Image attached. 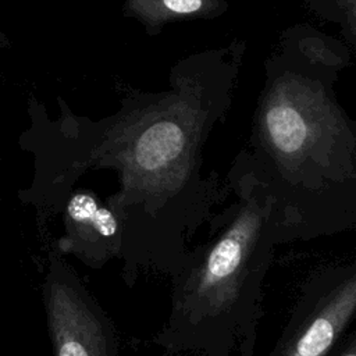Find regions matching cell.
<instances>
[{"label": "cell", "instance_id": "obj_8", "mask_svg": "<svg viewBox=\"0 0 356 356\" xmlns=\"http://www.w3.org/2000/svg\"><path fill=\"white\" fill-rule=\"evenodd\" d=\"M316 19L338 26L349 49L356 46V0H300Z\"/></svg>", "mask_w": 356, "mask_h": 356}, {"label": "cell", "instance_id": "obj_3", "mask_svg": "<svg viewBox=\"0 0 356 356\" xmlns=\"http://www.w3.org/2000/svg\"><path fill=\"white\" fill-rule=\"evenodd\" d=\"M234 200L171 275V309L153 343L174 353L254 356L263 282L278 245L273 197L246 147L225 178Z\"/></svg>", "mask_w": 356, "mask_h": 356}, {"label": "cell", "instance_id": "obj_1", "mask_svg": "<svg viewBox=\"0 0 356 356\" xmlns=\"http://www.w3.org/2000/svg\"><path fill=\"white\" fill-rule=\"evenodd\" d=\"M246 40L179 58L168 88L120 89V108L104 118L75 114L58 96L50 118L29 97L31 127L21 145L35 156L29 199L44 213H60L74 184L89 170L117 172L118 189L104 202L121 224V277L132 288L142 274L174 275L189 253L188 241L229 195L217 172L203 175V149L229 113Z\"/></svg>", "mask_w": 356, "mask_h": 356}, {"label": "cell", "instance_id": "obj_5", "mask_svg": "<svg viewBox=\"0 0 356 356\" xmlns=\"http://www.w3.org/2000/svg\"><path fill=\"white\" fill-rule=\"evenodd\" d=\"M43 302L54 356H120L111 317L56 248L49 252Z\"/></svg>", "mask_w": 356, "mask_h": 356}, {"label": "cell", "instance_id": "obj_7", "mask_svg": "<svg viewBox=\"0 0 356 356\" xmlns=\"http://www.w3.org/2000/svg\"><path fill=\"white\" fill-rule=\"evenodd\" d=\"M229 8L228 0H122V15L135 19L147 36L175 22L214 19Z\"/></svg>", "mask_w": 356, "mask_h": 356}, {"label": "cell", "instance_id": "obj_6", "mask_svg": "<svg viewBox=\"0 0 356 356\" xmlns=\"http://www.w3.org/2000/svg\"><path fill=\"white\" fill-rule=\"evenodd\" d=\"M60 213L64 224V234L56 243L60 254H72L93 270L120 257V220L95 191L72 188Z\"/></svg>", "mask_w": 356, "mask_h": 356}, {"label": "cell", "instance_id": "obj_4", "mask_svg": "<svg viewBox=\"0 0 356 356\" xmlns=\"http://www.w3.org/2000/svg\"><path fill=\"white\" fill-rule=\"evenodd\" d=\"M356 314V264L318 267L303 280L270 356H330Z\"/></svg>", "mask_w": 356, "mask_h": 356}, {"label": "cell", "instance_id": "obj_10", "mask_svg": "<svg viewBox=\"0 0 356 356\" xmlns=\"http://www.w3.org/2000/svg\"><path fill=\"white\" fill-rule=\"evenodd\" d=\"M8 46H10V40H8L7 35L4 33V31L0 26V49H6Z\"/></svg>", "mask_w": 356, "mask_h": 356}, {"label": "cell", "instance_id": "obj_9", "mask_svg": "<svg viewBox=\"0 0 356 356\" xmlns=\"http://www.w3.org/2000/svg\"><path fill=\"white\" fill-rule=\"evenodd\" d=\"M330 356H356V334L350 332L345 337Z\"/></svg>", "mask_w": 356, "mask_h": 356}, {"label": "cell", "instance_id": "obj_11", "mask_svg": "<svg viewBox=\"0 0 356 356\" xmlns=\"http://www.w3.org/2000/svg\"><path fill=\"white\" fill-rule=\"evenodd\" d=\"M159 356H177V353H174V352H168V350H164L163 353H160Z\"/></svg>", "mask_w": 356, "mask_h": 356}, {"label": "cell", "instance_id": "obj_2", "mask_svg": "<svg viewBox=\"0 0 356 356\" xmlns=\"http://www.w3.org/2000/svg\"><path fill=\"white\" fill-rule=\"evenodd\" d=\"M352 63L345 42L298 22L264 61L249 145L268 189L278 245L356 227V124L335 85Z\"/></svg>", "mask_w": 356, "mask_h": 356}]
</instances>
